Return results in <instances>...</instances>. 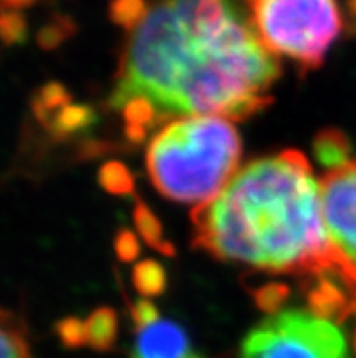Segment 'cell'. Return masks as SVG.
Segmentation results:
<instances>
[{
	"label": "cell",
	"mask_w": 356,
	"mask_h": 358,
	"mask_svg": "<svg viewBox=\"0 0 356 358\" xmlns=\"http://www.w3.org/2000/svg\"><path fill=\"white\" fill-rule=\"evenodd\" d=\"M190 338L178 324L169 320H157L136 329L133 358H191Z\"/></svg>",
	"instance_id": "obj_8"
},
{
	"label": "cell",
	"mask_w": 356,
	"mask_h": 358,
	"mask_svg": "<svg viewBox=\"0 0 356 358\" xmlns=\"http://www.w3.org/2000/svg\"><path fill=\"white\" fill-rule=\"evenodd\" d=\"M240 358H351V351L339 324L285 309L248 333Z\"/></svg>",
	"instance_id": "obj_5"
},
{
	"label": "cell",
	"mask_w": 356,
	"mask_h": 358,
	"mask_svg": "<svg viewBox=\"0 0 356 358\" xmlns=\"http://www.w3.org/2000/svg\"><path fill=\"white\" fill-rule=\"evenodd\" d=\"M118 320L111 308H99L86 320V341L95 351H109L117 342Z\"/></svg>",
	"instance_id": "obj_11"
},
{
	"label": "cell",
	"mask_w": 356,
	"mask_h": 358,
	"mask_svg": "<svg viewBox=\"0 0 356 358\" xmlns=\"http://www.w3.org/2000/svg\"><path fill=\"white\" fill-rule=\"evenodd\" d=\"M194 248L226 262L313 278L334 273L320 182L297 150L252 160L191 213Z\"/></svg>",
	"instance_id": "obj_2"
},
{
	"label": "cell",
	"mask_w": 356,
	"mask_h": 358,
	"mask_svg": "<svg viewBox=\"0 0 356 358\" xmlns=\"http://www.w3.org/2000/svg\"><path fill=\"white\" fill-rule=\"evenodd\" d=\"M131 318H133V324H135L136 329H142V327L160 320V313H158L157 306L151 300L140 299L131 306Z\"/></svg>",
	"instance_id": "obj_19"
},
{
	"label": "cell",
	"mask_w": 356,
	"mask_h": 358,
	"mask_svg": "<svg viewBox=\"0 0 356 358\" xmlns=\"http://www.w3.org/2000/svg\"><path fill=\"white\" fill-rule=\"evenodd\" d=\"M353 350H355V355H356V333L355 336H353Z\"/></svg>",
	"instance_id": "obj_21"
},
{
	"label": "cell",
	"mask_w": 356,
	"mask_h": 358,
	"mask_svg": "<svg viewBox=\"0 0 356 358\" xmlns=\"http://www.w3.org/2000/svg\"><path fill=\"white\" fill-rule=\"evenodd\" d=\"M115 251L122 262H133L138 259L140 255V242L135 233L129 229H120L115 236Z\"/></svg>",
	"instance_id": "obj_18"
},
{
	"label": "cell",
	"mask_w": 356,
	"mask_h": 358,
	"mask_svg": "<svg viewBox=\"0 0 356 358\" xmlns=\"http://www.w3.org/2000/svg\"><path fill=\"white\" fill-rule=\"evenodd\" d=\"M133 284L142 299H153L162 295L167 287V275L164 268L155 260L138 262L133 269Z\"/></svg>",
	"instance_id": "obj_14"
},
{
	"label": "cell",
	"mask_w": 356,
	"mask_h": 358,
	"mask_svg": "<svg viewBox=\"0 0 356 358\" xmlns=\"http://www.w3.org/2000/svg\"><path fill=\"white\" fill-rule=\"evenodd\" d=\"M289 287L285 284H280V282H271V284H264L258 289L252 291V296H255V304L260 311L267 315H276L280 313L282 306L287 302L289 299Z\"/></svg>",
	"instance_id": "obj_16"
},
{
	"label": "cell",
	"mask_w": 356,
	"mask_h": 358,
	"mask_svg": "<svg viewBox=\"0 0 356 358\" xmlns=\"http://www.w3.org/2000/svg\"><path fill=\"white\" fill-rule=\"evenodd\" d=\"M242 141L231 120L182 117L164 124L145 153L148 175L164 196L202 206L236 175Z\"/></svg>",
	"instance_id": "obj_3"
},
{
	"label": "cell",
	"mask_w": 356,
	"mask_h": 358,
	"mask_svg": "<svg viewBox=\"0 0 356 358\" xmlns=\"http://www.w3.org/2000/svg\"><path fill=\"white\" fill-rule=\"evenodd\" d=\"M109 108L144 100L160 124L182 117L245 120L273 104L280 59L236 0H142Z\"/></svg>",
	"instance_id": "obj_1"
},
{
	"label": "cell",
	"mask_w": 356,
	"mask_h": 358,
	"mask_svg": "<svg viewBox=\"0 0 356 358\" xmlns=\"http://www.w3.org/2000/svg\"><path fill=\"white\" fill-rule=\"evenodd\" d=\"M355 313H356V304H355Z\"/></svg>",
	"instance_id": "obj_23"
},
{
	"label": "cell",
	"mask_w": 356,
	"mask_h": 358,
	"mask_svg": "<svg viewBox=\"0 0 356 358\" xmlns=\"http://www.w3.org/2000/svg\"><path fill=\"white\" fill-rule=\"evenodd\" d=\"M320 195L334 275L356 291V159L325 173Z\"/></svg>",
	"instance_id": "obj_6"
},
{
	"label": "cell",
	"mask_w": 356,
	"mask_h": 358,
	"mask_svg": "<svg viewBox=\"0 0 356 358\" xmlns=\"http://www.w3.org/2000/svg\"><path fill=\"white\" fill-rule=\"evenodd\" d=\"M191 358H204V357H200V355H193V357Z\"/></svg>",
	"instance_id": "obj_22"
},
{
	"label": "cell",
	"mask_w": 356,
	"mask_h": 358,
	"mask_svg": "<svg viewBox=\"0 0 356 358\" xmlns=\"http://www.w3.org/2000/svg\"><path fill=\"white\" fill-rule=\"evenodd\" d=\"M0 358H33L26 326L4 308H0Z\"/></svg>",
	"instance_id": "obj_10"
},
{
	"label": "cell",
	"mask_w": 356,
	"mask_h": 358,
	"mask_svg": "<svg viewBox=\"0 0 356 358\" xmlns=\"http://www.w3.org/2000/svg\"><path fill=\"white\" fill-rule=\"evenodd\" d=\"M313 151H315L316 160L324 168H327V171L342 168L351 160V145H349L348 136L334 127L322 129L316 135L313 142Z\"/></svg>",
	"instance_id": "obj_9"
},
{
	"label": "cell",
	"mask_w": 356,
	"mask_h": 358,
	"mask_svg": "<svg viewBox=\"0 0 356 358\" xmlns=\"http://www.w3.org/2000/svg\"><path fill=\"white\" fill-rule=\"evenodd\" d=\"M306 287L307 311L315 317L342 324L351 313H355L356 291L348 286L339 275L324 273L309 278Z\"/></svg>",
	"instance_id": "obj_7"
},
{
	"label": "cell",
	"mask_w": 356,
	"mask_h": 358,
	"mask_svg": "<svg viewBox=\"0 0 356 358\" xmlns=\"http://www.w3.org/2000/svg\"><path fill=\"white\" fill-rule=\"evenodd\" d=\"M100 186L117 196H127L135 191V178L122 162H106L99 171Z\"/></svg>",
	"instance_id": "obj_15"
},
{
	"label": "cell",
	"mask_w": 356,
	"mask_h": 358,
	"mask_svg": "<svg viewBox=\"0 0 356 358\" xmlns=\"http://www.w3.org/2000/svg\"><path fill=\"white\" fill-rule=\"evenodd\" d=\"M2 2H6L8 6H27L35 2V0H2Z\"/></svg>",
	"instance_id": "obj_20"
},
{
	"label": "cell",
	"mask_w": 356,
	"mask_h": 358,
	"mask_svg": "<svg viewBox=\"0 0 356 358\" xmlns=\"http://www.w3.org/2000/svg\"><path fill=\"white\" fill-rule=\"evenodd\" d=\"M57 331H59L60 341L64 342V345H68V348H82V345H87L86 322H82L78 318H64L62 322L59 324V327H57Z\"/></svg>",
	"instance_id": "obj_17"
},
{
	"label": "cell",
	"mask_w": 356,
	"mask_h": 358,
	"mask_svg": "<svg viewBox=\"0 0 356 358\" xmlns=\"http://www.w3.org/2000/svg\"><path fill=\"white\" fill-rule=\"evenodd\" d=\"M135 226L138 229V235L144 238V242L148 245H151L153 250L160 251L162 255L171 257L175 255V245L169 241H166L164 236V229L160 220L157 218V215L149 209L148 204L144 202H136L135 208Z\"/></svg>",
	"instance_id": "obj_12"
},
{
	"label": "cell",
	"mask_w": 356,
	"mask_h": 358,
	"mask_svg": "<svg viewBox=\"0 0 356 358\" xmlns=\"http://www.w3.org/2000/svg\"><path fill=\"white\" fill-rule=\"evenodd\" d=\"M245 13L262 45L304 73L320 68L343 31L339 0H245Z\"/></svg>",
	"instance_id": "obj_4"
},
{
	"label": "cell",
	"mask_w": 356,
	"mask_h": 358,
	"mask_svg": "<svg viewBox=\"0 0 356 358\" xmlns=\"http://www.w3.org/2000/svg\"><path fill=\"white\" fill-rule=\"evenodd\" d=\"M93 122H95L93 109H90L87 106H75L69 102L68 106H64L59 113L55 115L53 118H50L45 124L50 126V129L55 135L64 138V136L75 135V133L86 129Z\"/></svg>",
	"instance_id": "obj_13"
}]
</instances>
